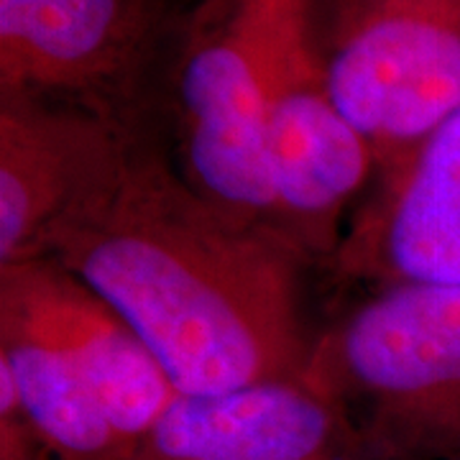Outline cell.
Wrapping results in <instances>:
<instances>
[{
  "mask_svg": "<svg viewBox=\"0 0 460 460\" xmlns=\"http://www.w3.org/2000/svg\"><path fill=\"white\" fill-rule=\"evenodd\" d=\"M47 259L131 323L180 394L305 371L302 259L202 198L144 133L57 230Z\"/></svg>",
  "mask_w": 460,
  "mask_h": 460,
  "instance_id": "cell-1",
  "label": "cell"
},
{
  "mask_svg": "<svg viewBox=\"0 0 460 460\" xmlns=\"http://www.w3.org/2000/svg\"><path fill=\"white\" fill-rule=\"evenodd\" d=\"M302 376L378 460L460 453V284L378 287L314 335Z\"/></svg>",
  "mask_w": 460,
  "mask_h": 460,
  "instance_id": "cell-2",
  "label": "cell"
},
{
  "mask_svg": "<svg viewBox=\"0 0 460 460\" xmlns=\"http://www.w3.org/2000/svg\"><path fill=\"white\" fill-rule=\"evenodd\" d=\"M313 29L330 95L376 174L460 111V0H313Z\"/></svg>",
  "mask_w": 460,
  "mask_h": 460,
  "instance_id": "cell-3",
  "label": "cell"
},
{
  "mask_svg": "<svg viewBox=\"0 0 460 460\" xmlns=\"http://www.w3.org/2000/svg\"><path fill=\"white\" fill-rule=\"evenodd\" d=\"M274 13L277 0H199L181 26L172 84L181 177L238 223L269 233L266 75Z\"/></svg>",
  "mask_w": 460,
  "mask_h": 460,
  "instance_id": "cell-4",
  "label": "cell"
},
{
  "mask_svg": "<svg viewBox=\"0 0 460 460\" xmlns=\"http://www.w3.org/2000/svg\"><path fill=\"white\" fill-rule=\"evenodd\" d=\"M266 154L274 233L302 263L328 266L376 177V159L330 95L313 0H277L266 75Z\"/></svg>",
  "mask_w": 460,
  "mask_h": 460,
  "instance_id": "cell-5",
  "label": "cell"
},
{
  "mask_svg": "<svg viewBox=\"0 0 460 460\" xmlns=\"http://www.w3.org/2000/svg\"><path fill=\"white\" fill-rule=\"evenodd\" d=\"M181 26L172 0H0V98L141 128L154 72Z\"/></svg>",
  "mask_w": 460,
  "mask_h": 460,
  "instance_id": "cell-6",
  "label": "cell"
},
{
  "mask_svg": "<svg viewBox=\"0 0 460 460\" xmlns=\"http://www.w3.org/2000/svg\"><path fill=\"white\" fill-rule=\"evenodd\" d=\"M0 328L49 345L93 389L133 453L181 396L131 323L51 259L0 266Z\"/></svg>",
  "mask_w": 460,
  "mask_h": 460,
  "instance_id": "cell-7",
  "label": "cell"
},
{
  "mask_svg": "<svg viewBox=\"0 0 460 460\" xmlns=\"http://www.w3.org/2000/svg\"><path fill=\"white\" fill-rule=\"evenodd\" d=\"M141 133L77 108L0 98V266L47 259L57 230Z\"/></svg>",
  "mask_w": 460,
  "mask_h": 460,
  "instance_id": "cell-8",
  "label": "cell"
},
{
  "mask_svg": "<svg viewBox=\"0 0 460 460\" xmlns=\"http://www.w3.org/2000/svg\"><path fill=\"white\" fill-rule=\"evenodd\" d=\"M325 269L368 289L460 284V111L378 172Z\"/></svg>",
  "mask_w": 460,
  "mask_h": 460,
  "instance_id": "cell-9",
  "label": "cell"
},
{
  "mask_svg": "<svg viewBox=\"0 0 460 460\" xmlns=\"http://www.w3.org/2000/svg\"><path fill=\"white\" fill-rule=\"evenodd\" d=\"M133 460H378L350 414L302 374L177 396Z\"/></svg>",
  "mask_w": 460,
  "mask_h": 460,
  "instance_id": "cell-10",
  "label": "cell"
},
{
  "mask_svg": "<svg viewBox=\"0 0 460 460\" xmlns=\"http://www.w3.org/2000/svg\"><path fill=\"white\" fill-rule=\"evenodd\" d=\"M0 371L13 381L49 460H133L98 396L49 345L0 328Z\"/></svg>",
  "mask_w": 460,
  "mask_h": 460,
  "instance_id": "cell-11",
  "label": "cell"
},
{
  "mask_svg": "<svg viewBox=\"0 0 460 460\" xmlns=\"http://www.w3.org/2000/svg\"><path fill=\"white\" fill-rule=\"evenodd\" d=\"M445 460H460V453H456V456H450V458H445Z\"/></svg>",
  "mask_w": 460,
  "mask_h": 460,
  "instance_id": "cell-12",
  "label": "cell"
}]
</instances>
